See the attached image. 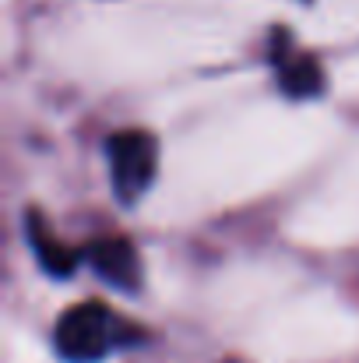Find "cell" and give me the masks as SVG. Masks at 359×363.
I'll list each match as a JSON object with an SVG mask.
<instances>
[{
	"instance_id": "3",
	"label": "cell",
	"mask_w": 359,
	"mask_h": 363,
	"mask_svg": "<svg viewBox=\"0 0 359 363\" xmlns=\"http://www.w3.org/2000/svg\"><path fill=\"white\" fill-rule=\"evenodd\" d=\"M81 257L113 289L137 293V286H141V261H137V250H134V243L127 237H96L85 247Z\"/></svg>"
},
{
	"instance_id": "4",
	"label": "cell",
	"mask_w": 359,
	"mask_h": 363,
	"mask_svg": "<svg viewBox=\"0 0 359 363\" xmlns=\"http://www.w3.org/2000/svg\"><path fill=\"white\" fill-rule=\"evenodd\" d=\"M275 71H278V85L289 99H314L324 92V71H321L317 57H310V53L275 50Z\"/></svg>"
},
{
	"instance_id": "1",
	"label": "cell",
	"mask_w": 359,
	"mask_h": 363,
	"mask_svg": "<svg viewBox=\"0 0 359 363\" xmlns=\"http://www.w3.org/2000/svg\"><path fill=\"white\" fill-rule=\"evenodd\" d=\"M137 342H141V328L130 325L123 314L110 311L103 300H85L67 307L53 328L57 353L71 363H96Z\"/></svg>"
},
{
	"instance_id": "2",
	"label": "cell",
	"mask_w": 359,
	"mask_h": 363,
	"mask_svg": "<svg viewBox=\"0 0 359 363\" xmlns=\"http://www.w3.org/2000/svg\"><path fill=\"white\" fill-rule=\"evenodd\" d=\"M106 159H110V184L123 205H137L155 173H159V141L152 130L127 127L106 138Z\"/></svg>"
},
{
	"instance_id": "5",
	"label": "cell",
	"mask_w": 359,
	"mask_h": 363,
	"mask_svg": "<svg viewBox=\"0 0 359 363\" xmlns=\"http://www.w3.org/2000/svg\"><path fill=\"white\" fill-rule=\"evenodd\" d=\"M25 237H28V247H32V254H35V261H39V268H42L46 275H53V279H71V275H74L78 254L57 240V237L42 226V219H39L35 212L25 216Z\"/></svg>"
}]
</instances>
